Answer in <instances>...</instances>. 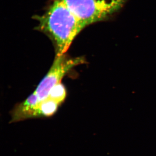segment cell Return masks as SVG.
Segmentation results:
<instances>
[{
	"label": "cell",
	"mask_w": 156,
	"mask_h": 156,
	"mask_svg": "<svg viewBox=\"0 0 156 156\" xmlns=\"http://www.w3.org/2000/svg\"><path fill=\"white\" fill-rule=\"evenodd\" d=\"M37 28L54 43L56 56L65 54L78 34L85 27L64 3L54 0L45 14L37 16Z\"/></svg>",
	"instance_id": "cell-1"
},
{
	"label": "cell",
	"mask_w": 156,
	"mask_h": 156,
	"mask_svg": "<svg viewBox=\"0 0 156 156\" xmlns=\"http://www.w3.org/2000/svg\"><path fill=\"white\" fill-rule=\"evenodd\" d=\"M85 27L120 10L127 0H60Z\"/></svg>",
	"instance_id": "cell-2"
},
{
	"label": "cell",
	"mask_w": 156,
	"mask_h": 156,
	"mask_svg": "<svg viewBox=\"0 0 156 156\" xmlns=\"http://www.w3.org/2000/svg\"><path fill=\"white\" fill-rule=\"evenodd\" d=\"M86 62V59L83 56L72 58L65 54L56 56L49 72L29 98L34 104L37 105L48 97L53 87L61 83L62 78L71 69Z\"/></svg>",
	"instance_id": "cell-3"
},
{
	"label": "cell",
	"mask_w": 156,
	"mask_h": 156,
	"mask_svg": "<svg viewBox=\"0 0 156 156\" xmlns=\"http://www.w3.org/2000/svg\"><path fill=\"white\" fill-rule=\"evenodd\" d=\"M60 104L49 98L39 102L31 112L29 119L51 116L56 113Z\"/></svg>",
	"instance_id": "cell-4"
},
{
	"label": "cell",
	"mask_w": 156,
	"mask_h": 156,
	"mask_svg": "<svg viewBox=\"0 0 156 156\" xmlns=\"http://www.w3.org/2000/svg\"><path fill=\"white\" fill-rule=\"evenodd\" d=\"M66 96V89L64 85L60 83L53 87L47 98L56 101L61 104L65 99Z\"/></svg>",
	"instance_id": "cell-5"
}]
</instances>
